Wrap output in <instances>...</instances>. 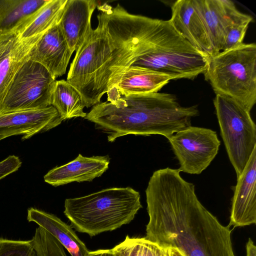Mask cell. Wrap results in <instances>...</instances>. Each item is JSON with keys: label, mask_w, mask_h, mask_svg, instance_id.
Here are the masks:
<instances>
[{"label": "cell", "mask_w": 256, "mask_h": 256, "mask_svg": "<svg viewBox=\"0 0 256 256\" xmlns=\"http://www.w3.org/2000/svg\"><path fill=\"white\" fill-rule=\"evenodd\" d=\"M142 208L138 192L112 188L66 199L64 212L76 231L92 236L130 223Z\"/></svg>", "instance_id": "cell-3"}, {"label": "cell", "mask_w": 256, "mask_h": 256, "mask_svg": "<svg viewBox=\"0 0 256 256\" xmlns=\"http://www.w3.org/2000/svg\"><path fill=\"white\" fill-rule=\"evenodd\" d=\"M86 256H126V254L120 244L112 249L88 251Z\"/></svg>", "instance_id": "cell-25"}, {"label": "cell", "mask_w": 256, "mask_h": 256, "mask_svg": "<svg viewBox=\"0 0 256 256\" xmlns=\"http://www.w3.org/2000/svg\"><path fill=\"white\" fill-rule=\"evenodd\" d=\"M56 110L52 106L36 110L0 112V141L14 135L22 140L48 131L62 122Z\"/></svg>", "instance_id": "cell-8"}, {"label": "cell", "mask_w": 256, "mask_h": 256, "mask_svg": "<svg viewBox=\"0 0 256 256\" xmlns=\"http://www.w3.org/2000/svg\"><path fill=\"white\" fill-rule=\"evenodd\" d=\"M216 94L230 98L250 111L256 103V44H242L209 57L204 74Z\"/></svg>", "instance_id": "cell-4"}, {"label": "cell", "mask_w": 256, "mask_h": 256, "mask_svg": "<svg viewBox=\"0 0 256 256\" xmlns=\"http://www.w3.org/2000/svg\"><path fill=\"white\" fill-rule=\"evenodd\" d=\"M108 156L86 157L79 154L73 160L50 170L44 177L46 183L58 186L72 182H92L108 168Z\"/></svg>", "instance_id": "cell-16"}, {"label": "cell", "mask_w": 256, "mask_h": 256, "mask_svg": "<svg viewBox=\"0 0 256 256\" xmlns=\"http://www.w3.org/2000/svg\"><path fill=\"white\" fill-rule=\"evenodd\" d=\"M170 256H184L176 248H170Z\"/></svg>", "instance_id": "cell-27"}, {"label": "cell", "mask_w": 256, "mask_h": 256, "mask_svg": "<svg viewBox=\"0 0 256 256\" xmlns=\"http://www.w3.org/2000/svg\"><path fill=\"white\" fill-rule=\"evenodd\" d=\"M22 164L20 158L15 155H10L0 162V180L17 171Z\"/></svg>", "instance_id": "cell-24"}, {"label": "cell", "mask_w": 256, "mask_h": 256, "mask_svg": "<svg viewBox=\"0 0 256 256\" xmlns=\"http://www.w3.org/2000/svg\"><path fill=\"white\" fill-rule=\"evenodd\" d=\"M256 148L237 178L232 199L229 226L233 228L256 223Z\"/></svg>", "instance_id": "cell-10"}, {"label": "cell", "mask_w": 256, "mask_h": 256, "mask_svg": "<svg viewBox=\"0 0 256 256\" xmlns=\"http://www.w3.org/2000/svg\"><path fill=\"white\" fill-rule=\"evenodd\" d=\"M196 106H182L176 96L168 93L131 94L100 102L84 118L108 134V140L128 134H159L168 138L190 126L198 116Z\"/></svg>", "instance_id": "cell-2"}, {"label": "cell", "mask_w": 256, "mask_h": 256, "mask_svg": "<svg viewBox=\"0 0 256 256\" xmlns=\"http://www.w3.org/2000/svg\"><path fill=\"white\" fill-rule=\"evenodd\" d=\"M42 35L22 40L18 31L0 33V111L16 73Z\"/></svg>", "instance_id": "cell-9"}, {"label": "cell", "mask_w": 256, "mask_h": 256, "mask_svg": "<svg viewBox=\"0 0 256 256\" xmlns=\"http://www.w3.org/2000/svg\"><path fill=\"white\" fill-rule=\"evenodd\" d=\"M0 256H39L30 240L0 238Z\"/></svg>", "instance_id": "cell-23"}, {"label": "cell", "mask_w": 256, "mask_h": 256, "mask_svg": "<svg viewBox=\"0 0 256 256\" xmlns=\"http://www.w3.org/2000/svg\"><path fill=\"white\" fill-rule=\"evenodd\" d=\"M67 0H48L24 25L16 31L22 40L42 35L58 24Z\"/></svg>", "instance_id": "cell-20"}, {"label": "cell", "mask_w": 256, "mask_h": 256, "mask_svg": "<svg viewBox=\"0 0 256 256\" xmlns=\"http://www.w3.org/2000/svg\"><path fill=\"white\" fill-rule=\"evenodd\" d=\"M213 102L220 135L238 178L256 148V126L250 111L238 101L216 94Z\"/></svg>", "instance_id": "cell-5"}, {"label": "cell", "mask_w": 256, "mask_h": 256, "mask_svg": "<svg viewBox=\"0 0 256 256\" xmlns=\"http://www.w3.org/2000/svg\"><path fill=\"white\" fill-rule=\"evenodd\" d=\"M27 220L43 228L55 238L72 256H86L88 252L84 244L72 228L55 215L34 208L28 210Z\"/></svg>", "instance_id": "cell-17"}, {"label": "cell", "mask_w": 256, "mask_h": 256, "mask_svg": "<svg viewBox=\"0 0 256 256\" xmlns=\"http://www.w3.org/2000/svg\"><path fill=\"white\" fill-rule=\"evenodd\" d=\"M246 256H256V246L250 238L246 244Z\"/></svg>", "instance_id": "cell-26"}, {"label": "cell", "mask_w": 256, "mask_h": 256, "mask_svg": "<svg viewBox=\"0 0 256 256\" xmlns=\"http://www.w3.org/2000/svg\"><path fill=\"white\" fill-rule=\"evenodd\" d=\"M178 169L154 172L146 190L148 240L178 249L184 256H236L230 226H224L201 204L194 185Z\"/></svg>", "instance_id": "cell-1"}, {"label": "cell", "mask_w": 256, "mask_h": 256, "mask_svg": "<svg viewBox=\"0 0 256 256\" xmlns=\"http://www.w3.org/2000/svg\"><path fill=\"white\" fill-rule=\"evenodd\" d=\"M56 81L44 66L28 60L16 73L0 112L40 109L51 106Z\"/></svg>", "instance_id": "cell-6"}, {"label": "cell", "mask_w": 256, "mask_h": 256, "mask_svg": "<svg viewBox=\"0 0 256 256\" xmlns=\"http://www.w3.org/2000/svg\"><path fill=\"white\" fill-rule=\"evenodd\" d=\"M170 20L174 28L192 46L211 57L212 48L208 34L192 0H178L171 6Z\"/></svg>", "instance_id": "cell-13"}, {"label": "cell", "mask_w": 256, "mask_h": 256, "mask_svg": "<svg viewBox=\"0 0 256 256\" xmlns=\"http://www.w3.org/2000/svg\"><path fill=\"white\" fill-rule=\"evenodd\" d=\"M252 20L250 16L242 13L228 28L221 52L234 48L243 44L246 30Z\"/></svg>", "instance_id": "cell-22"}, {"label": "cell", "mask_w": 256, "mask_h": 256, "mask_svg": "<svg viewBox=\"0 0 256 256\" xmlns=\"http://www.w3.org/2000/svg\"><path fill=\"white\" fill-rule=\"evenodd\" d=\"M48 0H0V33L16 31Z\"/></svg>", "instance_id": "cell-18"}, {"label": "cell", "mask_w": 256, "mask_h": 256, "mask_svg": "<svg viewBox=\"0 0 256 256\" xmlns=\"http://www.w3.org/2000/svg\"><path fill=\"white\" fill-rule=\"evenodd\" d=\"M172 78L169 75L139 66H130L113 82L108 100L131 94L158 92Z\"/></svg>", "instance_id": "cell-14"}, {"label": "cell", "mask_w": 256, "mask_h": 256, "mask_svg": "<svg viewBox=\"0 0 256 256\" xmlns=\"http://www.w3.org/2000/svg\"><path fill=\"white\" fill-rule=\"evenodd\" d=\"M72 53L56 24L41 36L30 50L28 60L42 64L56 80L66 74Z\"/></svg>", "instance_id": "cell-11"}, {"label": "cell", "mask_w": 256, "mask_h": 256, "mask_svg": "<svg viewBox=\"0 0 256 256\" xmlns=\"http://www.w3.org/2000/svg\"><path fill=\"white\" fill-rule=\"evenodd\" d=\"M168 139L178 160V170L189 174H199L206 170L216 156L220 145L215 131L192 126Z\"/></svg>", "instance_id": "cell-7"}, {"label": "cell", "mask_w": 256, "mask_h": 256, "mask_svg": "<svg viewBox=\"0 0 256 256\" xmlns=\"http://www.w3.org/2000/svg\"><path fill=\"white\" fill-rule=\"evenodd\" d=\"M98 5L94 0H67L58 24L72 52L92 29L91 18Z\"/></svg>", "instance_id": "cell-15"}, {"label": "cell", "mask_w": 256, "mask_h": 256, "mask_svg": "<svg viewBox=\"0 0 256 256\" xmlns=\"http://www.w3.org/2000/svg\"><path fill=\"white\" fill-rule=\"evenodd\" d=\"M51 106L58 111L62 120L81 117L86 113L81 94L72 84L64 80H56L51 96Z\"/></svg>", "instance_id": "cell-19"}, {"label": "cell", "mask_w": 256, "mask_h": 256, "mask_svg": "<svg viewBox=\"0 0 256 256\" xmlns=\"http://www.w3.org/2000/svg\"><path fill=\"white\" fill-rule=\"evenodd\" d=\"M120 244L122 245V248H124V251H125V252H126V256H132L131 255V254H130V252H129L125 244L124 243V242H122L120 243Z\"/></svg>", "instance_id": "cell-28"}, {"label": "cell", "mask_w": 256, "mask_h": 256, "mask_svg": "<svg viewBox=\"0 0 256 256\" xmlns=\"http://www.w3.org/2000/svg\"><path fill=\"white\" fill-rule=\"evenodd\" d=\"M132 256H170V248L160 246L145 238H130L123 241Z\"/></svg>", "instance_id": "cell-21"}, {"label": "cell", "mask_w": 256, "mask_h": 256, "mask_svg": "<svg viewBox=\"0 0 256 256\" xmlns=\"http://www.w3.org/2000/svg\"><path fill=\"white\" fill-rule=\"evenodd\" d=\"M206 28L210 40L212 56L222 51L228 28L242 12L230 0H192Z\"/></svg>", "instance_id": "cell-12"}]
</instances>
